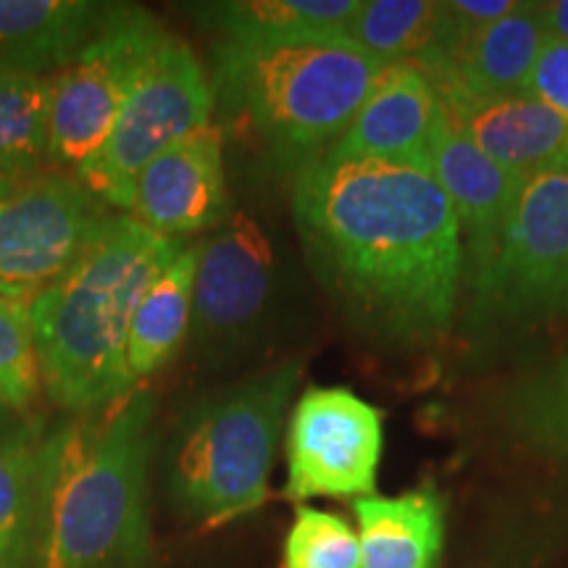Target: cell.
I'll return each instance as SVG.
<instances>
[{"label": "cell", "mask_w": 568, "mask_h": 568, "mask_svg": "<svg viewBox=\"0 0 568 568\" xmlns=\"http://www.w3.org/2000/svg\"><path fill=\"white\" fill-rule=\"evenodd\" d=\"M293 219L311 272L361 337L406 353L450 332L466 251L435 174L318 155L293 176Z\"/></svg>", "instance_id": "6da1fadb"}, {"label": "cell", "mask_w": 568, "mask_h": 568, "mask_svg": "<svg viewBox=\"0 0 568 568\" xmlns=\"http://www.w3.org/2000/svg\"><path fill=\"white\" fill-rule=\"evenodd\" d=\"M155 395L138 387L45 435L30 568H148Z\"/></svg>", "instance_id": "7a4b0ae2"}, {"label": "cell", "mask_w": 568, "mask_h": 568, "mask_svg": "<svg viewBox=\"0 0 568 568\" xmlns=\"http://www.w3.org/2000/svg\"><path fill=\"white\" fill-rule=\"evenodd\" d=\"M184 245L113 213L88 253L30 297L42 393L55 408L80 416L132 393L126 337L134 308Z\"/></svg>", "instance_id": "3957f363"}, {"label": "cell", "mask_w": 568, "mask_h": 568, "mask_svg": "<svg viewBox=\"0 0 568 568\" xmlns=\"http://www.w3.org/2000/svg\"><path fill=\"white\" fill-rule=\"evenodd\" d=\"M387 69L345 38L211 48L216 113L251 132L293 176L343 138Z\"/></svg>", "instance_id": "277c9868"}, {"label": "cell", "mask_w": 568, "mask_h": 568, "mask_svg": "<svg viewBox=\"0 0 568 568\" xmlns=\"http://www.w3.org/2000/svg\"><path fill=\"white\" fill-rule=\"evenodd\" d=\"M301 374V358L280 361L197 395L176 414L161 450V481L184 521L216 529L264 506Z\"/></svg>", "instance_id": "5b68a950"}, {"label": "cell", "mask_w": 568, "mask_h": 568, "mask_svg": "<svg viewBox=\"0 0 568 568\" xmlns=\"http://www.w3.org/2000/svg\"><path fill=\"white\" fill-rule=\"evenodd\" d=\"M471 314L481 329L568 318V166L521 182L500 245L471 276Z\"/></svg>", "instance_id": "8992f818"}, {"label": "cell", "mask_w": 568, "mask_h": 568, "mask_svg": "<svg viewBox=\"0 0 568 568\" xmlns=\"http://www.w3.org/2000/svg\"><path fill=\"white\" fill-rule=\"evenodd\" d=\"M216 116L211 74L182 38L169 32L126 98L105 145L77 169L84 187L113 213H130L148 163Z\"/></svg>", "instance_id": "52a82bcc"}, {"label": "cell", "mask_w": 568, "mask_h": 568, "mask_svg": "<svg viewBox=\"0 0 568 568\" xmlns=\"http://www.w3.org/2000/svg\"><path fill=\"white\" fill-rule=\"evenodd\" d=\"M197 268L187 351L197 364H234L272 326L282 266L272 234L251 213L237 211L195 240Z\"/></svg>", "instance_id": "ba28073f"}, {"label": "cell", "mask_w": 568, "mask_h": 568, "mask_svg": "<svg viewBox=\"0 0 568 568\" xmlns=\"http://www.w3.org/2000/svg\"><path fill=\"white\" fill-rule=\"evenodd\" d=\"M166 34L151 11L113 3L103 30L69 67L53 74L48 169L77 172L101 151Z\"/></svg>", "instance_id": "9c48e42d"}, {"label": "cell", "mask_w": 568, "mask_h": 568, "mask_svg": "<svg viewBox=\"0 0 568 568\" xmlns=\"http://www.w3.org/2000/svg\"><path fill=\"white\" fill-rule=\"evenodd\" d=\"M111 216L74 172L19 182L0 201V295L30 301L88 253Z\"/></svg>", "instance_id": "30bf717a"}, {"label": "cell", "mask_w": 568, "mask_h": 568, "mask_svg": "<svg viewBox=\"0 0 568 568\" xmlns=\"http://www.w3.org/2000/svg\"><path fill=\"white\" fill-rule=\"evenodd\" d=\"M382 414L347 387H308L287 426L290 500L372 497L379 471Z\"/></svg>", "instance_id": "8fae6325"}, {"label": "cell", "mask_w": 568, "mask_h": 568, "mask_svg": "<svg viewBox=\"0 0 568 568\" xmlns=\"http://www.w3.org/2000/svg\"><path fill=\"white\" fill-rule=\"evenodd\" d=\"M130 216L180 243L222 226L230 216L222 126L213 122L148 163Z\"/></svg>", "instance_id": "7c38bea8"}, {"label": "cell", "mask_w": 568, "mask_h": 568, "mask_svg": "<svg viewBox=\"0 0 568 568\" xmlns=\"http://www.w3.org/2000/svg\"><path fill=\"white\" fill-rule=\"evenodd\" d=\"M443 122V101L429 77L414 63H395L324 155L432 172V151Z\"/></svg>", "instance_id": "4fadbf2b"}, {"label": "cell", "mask_w": 568, "mask_h": 568, "mask_svg": "<svg viewBox=\"0 0 568 568\" xmlns=\"http://www.w3.org/2000/svg\"><path fill=\"white\" fill-rule=\"evenodd\" d=\"M432 174L456 211L464 234L466 272L474 276L500 245L524 180L481 153L447 116L432 151Z\"/></svg>", "instance_id": "5bb4252c"}, {"label": "cell", "mask_w": 568, "mask_h": 568, "mask_svg": "<svg viewBox=\"0 0 568 568\" xmlns=\"http://www.w3.org/2000/svg\"><path fill=\"white\" fill-rule=\"evenodd\" d=\"M443 109L456 130L518 180L568 166V119L531 92L453 98Z\"/></svg>", "instance_id": "9a60e30c"}, {"label": "cell", "mask_w": 568, "mask_h": 568, "mask_svg": "<svg viewBox=\"0 0 568 568\" xmlns=\"http://www.w3.org/2000/svg\"><path fill=\"white\" fill-rule=\"evenodd\" d=\"M113 3L0 0V71L53 77L103 30Z\"/></svg>", "instance_id": "2e32d148"}, {"label": "cell", "mask_w": 568, "mask_h": 568, "mask_svg": "<svg viewBox=\"0 0 568 568\" xmlns=\"http://www.w3.org/2000/svg\"><path fill=\"white\" fill-rule=\"evenodd\" d=\"M548 32L539 3H518L508 17L474 34L443 74L435 77L439 101L453 98H506L529 92Z\"/></svg>", "instance_id": "e0dca14e"}, {"label": "cell", "mask_w": 568, "mask_h": 568, "mask_svg": "<svg viewBox=\"0 0 568 568\" xmlns=\"http://www.w3.org/2000/svg\"><path fill=\"white\" fill-rule=\"evenodd\" d=\"M361 568H437L445 545L443 500L435 489L358 497Z\"/></svg>", "instance_id": "ac0fdd59"}, {"label": "cell", "mask_w": 568, "mask_h": 568, "mask_svg": "<svg viewBox=\"0 0 568 568\" xmlns=\"http://www.w3.org/2000/svg\"><path fill=\"white\" fill-rule=\"evenodd\" d=\"M361 0H213L184 13L226 42L345 38Z\"/></svg>", "instance_id": "d6986e66"}, {"label": "cell", "mask_w": 568, "mask_h": 568, "mask_svg": "<svg viewBox=\"0 0 568 568\" xmlns=\"http://www.w3.org/2000/svg\"><path fill=\"white\" fill-rule=\"evenodd\" d=\"M195 268L197 243H187L172 264L155 276L134 308L126 337V382L132 389L166 368L187 345Z\"/></svg>", "instance_id": "ffe728a7"}, {"label": "cell", "mask_w": 568, "mask_h": 568, "mask_svg": "<svg viewBox=\"0 0 568 568\" xmlns=\"http://www.w3.org/2000/svg\"><path fill=\"white\" fill-rule=\"evenodd\" d=\"M345 40L374 59L424 69L443 42V3L437 0H361Z\"/></svg>", "instance_id": "44dd1931"}, {"label": "cell", "mask_w": 568, "mask_h": 568, "mask_svg": "<svg viewBox=\"0 0 568 568\" xmlns=\"http://www.w3.org/2000/svg\"><path fill=\"white\" fill-rule=\"evenodd\" d=\"M500 410L518 443L568 460V351L516 376L503 393Z\"/></svg>", "instance_id": "7402d4cb"}, {"label": "cell", "mask_w": 568, "mask_h": 568, "mask_svg": "<svg viewBox=\"0 0 568 568\" xmlns=\"http://www.w3.org/2000/svg\"><path fill=\"white\" fill-rule=\"evenodd\" d=\"M53 77L0 71V174L24 182L48 169Z\"/></svg>", "instance_id": "603a6c76"}, {"label": "cell", "mask_w": 568, "mask_h": 568, "mask_svg": "<svg viewBox=\"0 0 568 568\" xmlns=\"http://www.w3.org/2000/svg\"><path fill=\"white\" fill-rule=\"evenodd\" d=\"M45 422L32 416L17 432L0 437V537L30 560L40 500V464ZM30 568V566H27Z\"/></svg>", "instance_id": "cb8c5ba5"}, {"label": "cell", "mask_w": 568, "mask_h": 568, "mask_svg": "<svg viewBox=\"0 0 568 568\" xmlns=\"http://www.w3.org/2000/svg\"><path fill=\"white\" fill-rule=\"evenodd\" d=\"M42 389L30 301L0 295V400L30 414Z\"/></svg>", "instance_id": "d4e9b609"}, {"label": "cell", "mask_w": 568, "mask_h": 568, "mask_svg": "<svg viewBox=\"0 0 568 568\" xmlns=\"http://www.w3.org/2000/svg\"><path fill=\"white\" fill-rule=\"evenodd\" d=\"M282 568H361V539L345 518L301 506L284 539Z\"/></svg>", "instance_id": "484cf974"}, {"label": "cell", "mask_w": 568, "mask_h": 568, "mask_svg": "<svg viewBox=\"0 0 568 568\" xmlns=\"http://www.w3.org/2000/svg\"><path fill=\"white\" fill-rule=\"evenodd\" d=\"M529 92L568 119V42L548 40L531 71Z\"/></svg>", "instance_id": "4316f807"}, {"label": "cell", "mask_w": 568, "mask_h": 568, "mask_svg": "<svg viewBox=\"0 0 568 568\" xmlns=\"http://www.w3.org/2000/svg\"><path fill=\"white\" fill-rule=\"evenodd\" d=\"M539 13H542L545 32L548 40L568 42V0H539Z\"/></svg>", "instance_id": "83f0119b"}, {"label": "cell", "mask_w": 568, "mask_h": 568, "mask_svg": "<svg viewBox=\"0 0 568 568\" xmlns=\"http://www.w3.org/2000/svg\"><path fill=\"white\" fill-rule=\"evenodd\" d=\"M32 414H21V410L6 406L3 400H0V437L11 435V432H17L21 424L30 422Z\"/></svg>", "instance_id": "f1b7e54d"}, {"label": "cell", "mask_w": 568, "mask_h": 568, "mask_svg": "<svg viewBox=\"0 0 568 568\" xmlns=\"http://www.w3.org/2000/svg\"><path fill=\"white\" fill-rule=\"evenodd\" d=\"M30 566V560L21 550L13 548L11 542H6L3 537H0V568H27Z\"/></svg>", "instance_id": "f546056e"}, {"label": "cell", "mask_w": 568, "mask_h": 568, "mask_svg": "<svg viewBox=\"0 0 568 568\" xmlns=\"http://www.w3.org/2000/svg\"><path fill=\"white\" fill-rule=\"evenodd\" d=\"M13 187H17V182L6 180V176H3V174H0V201H3V197H6V195H9Z\"/></svg>", "instance_id": "4dcf8cb0"}]
</instances>
